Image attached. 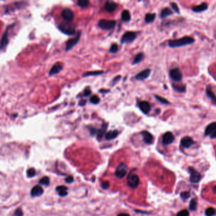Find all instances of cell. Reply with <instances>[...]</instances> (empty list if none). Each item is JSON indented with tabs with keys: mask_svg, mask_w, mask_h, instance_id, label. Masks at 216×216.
<instances>
[{
	"mask_svg": "<svg viewBox=\"0 0 216 216\" xmlns=\"http://www.w3.org/2000/svg\"><path fill=\"white\" fill-rule=\"evenodd\" d=\"M194 42H195V39H194L193 37L189 36H185L180 39L170 41L168 43V45L171 48H176V47H181L183 46L191 45Z\"/></svg>",
	"mask_w": 216,
	"mask_h": 216,
	"instance_id": "cell-1",
	"label": "cell"
},
{
	"mask_svg": "<svg viewBox=\"0 0 216 216\" xmlns=\"http://www.w3.org/2000/svg\"><path fill=\"white\" fill-rule=\"evenodd\" d=\"M58 28L63 33L67 35L72 36L75 33V27L73 24L68 22H63L59 25Z\"/></svg>",
	"mask_w": 216,
	"mask_h": 216,
	"instance_id": "cell-2",
	"label": "cell"
},
{
	"mask_svg": "<svg viewBox=\"0 0 216 216\" xmlns=\"http://www.w3.org/2000/svg\"><path fill=\"white\" fill-rule=\"evenodd\" d=\"M116 22L115 20H106L102 19L99 20L98 23V26L100 28L104 30H109L112 29L115 26Z\"/></svg>",
	"mask_w": 216,
	"mask_h": 216,
	"instance_id": "cell-3",
	"label": "cell"
},
{
	"mask_svg": "<svg viewBox=\"0 0 216 216\" xmlns=\"http://www.w3.org/2000/svg\"><path fill=\"white\" fill-rule=\"evenodd\" d=\"M128 169V166L126 164L123 163L120 164V165H118L115 171L116 176L118 178H120V179H121V178L125 177V175L126 174Z\"/></svg>",
	"mask_w": 216,
	"mask_h": 216,
	"instance_id": "cell-4",
	"label": "cell"
},
{
	"mask_svg": "<svg viewBox=\"0 0 216 216\" xmlns=\"http://www.w3.org/2000/svg\"><path fill=\"white\" fill-rule=\"evenodd\" d=\"M127 183L128 186L132 188H137L140 183L138 176L137 174H130L127 177Z\"/></svg>",
	"mask_w": 216,
	"mask_h": 216,
	"instance_id": "cell-5",
	"label": "cell"
},
{
	"mask_svg": "<svg viewBox=\"0 0 216 216\" xmlns=\"http://www.w3.org/2000/svg\"><path fill=\"white\" fill-rule=\"evenodd\" d=\"M137 37V34L134 32H126L121 37V42L122 43H129L133 42Z\"/></svg>",
	"mask_w": 216,
	"mask_h": 216,
	"instance_id": "cell-6",
	"label": "cell"
},
{
	"mask_svg": "<svg viewBox=\"0 0 216 216\" xmlns=\"http://www.w3.org/2000/svg\"><path fill=\"white\" fill-rule=\"evenodd\" d=\"M82 34V32L79 31L77 36L72 39H70L66 43V51H70L71 49L76 45L80 40V38Z\"/></svg>",
	"mask_w": 216,
	"mask_h": 216,
	"instance_id": "cell-7",
	"label": "cell"
},
{
	"mask_svg": "<svg viewBox=\"0 0 216 216\" xmlns=\"http://www.w3.org/2000/svg\"><path fill=\"white\" fill-rule=\"evenodd\" d=\"M169 75L171 78L175 81H180L183 77L182 73L178 68L171 69L169 72Z\"/></svg>",
	"mask_w": 216,
	"mask_h": 216,
	"instance_id": "cell-8",
	"label": "cell"
},
{
	"mask_svg": "<svg viewBox=\"0 0 216 216\" xmlns=\"http://www.w3.org/2000/svg\"><path fill=\"white\" fill-rule=\"evenodd\" d=\"M61 16L63 19L70 22H72L74 19V13L72 12V10L70 8H64L61 13Z\"/></svg>",
	"mask_w": 216,
	"mask_h": 216,
	"instance_id": "cell-9",
	"label": "cell"
},
{
	"mask_svg": "<svg viewBox=\"0 0 216 216\" xmlns=\"http://www.w3.org/2000/svg\"><path fill=\"white\" fill-rule=\"evenodd\" d=\"M189 171L191 172L190 174V181L192 183H197L201 180V175L198 172L194 170L192 167L189 168Z\"/></svg>",
	"mask_w": 216,
	"mask_h": 216,
	"instance_id": "cell-10",
	"label": "cell"
},
{
	"mask_svg": "<svg viewBox=\"0 0 216 216\" xmlns=\"http://www.w3.org/2000/svg\"><path fill=\"white\" fill-rule=\"evenodd\" d=\"M175 140V136L171 132L166 133L163 137V143L164 145L171 144Z\"/></svg>",
	"mask_w": 216,
	"mask_h": 216,
	"instance_id": "cell-11",
	"label": "cell"
},
{
	"mask_svg": "<svg viewBox=\"0 0 216 216\" xmlns=\"http://www.w3.org/2000/svg\"><path fill=\"white\" fill-rule=\"evenodd\" d=\"M150 74V70L149 69H145L144 71L137 74L135 75V79L138 80H143L147 79L149 77Z\"/></svg>",
	"mask_w": 216,
	"mask_h": 216,
	"instance_id": "cell-12",
	"label": "cell"
},
{
	"mask_svg": "<svg viewBox=\"0 0 216 216\" xmlns=\"http://www.w3.org/2000/svg\"><path fill=\"white\" fill-rule=\"evenodd\" d=\"M139 108L141 111L145 113V114H147V113H149L151 110V107L148 103L147 101H142L139 103Z\"/></svg>",
	"mask_w": 216,
	"mask_h": 216,
	"instance_id": "cell-13",
	"label": "cell"
},
{
	"mask_svg": "<svg viewBox=\"0 0 216 216\" xmlns=\"http://www.w3.org/2000/svg\"><path fill=\"white\" fill-rule=\"evenodd\" d=\"M118 4L115 2L107 1L105 3L104 8L107 12L111 13V12H114V11H115L116 9L118 8Z\"/></svg>",
	"mask_w": 216,
	"mask_h": 216,
	"instance_id": "cell-14",
	"label": "cell"
},
{
	"mask_svg": "<svg viewBox=\"0 0 216 216\" xmlns=\"http://www.w3.org/2000/svg\"><path fill=\"white\" fill-rule=\"evenodd\" d=\"M142 136H143V139L145 143L147 144H152L153 142V136L149 132L147 131H144L141 133Z\"/></svg>",
	"mask_w": 216,
	"mask_h": 216,
	"instance_id": "cell-15",
	"label": "cell"
},
{
	"mask_svg": "<svg viewBox=\"0 0 216 216\" xmlns=\"http://www.w3.org/2000/svg\"><path fill=\"white\" fill-rule=\"evenodd\" d=\"M63 69V65L61 63H56L54 65L50 71V75H53L58 74Z\"/></svg>",
	"mask_w": 216,
	"mask_h": 216,
	"instance_id": "cell-16",
	"label": "cell"
},
{
	"mask_svg": "<svg viewBox=\"0 0 216 216\" xmlns=\"http://www.w3.org/2000/svg\"><path fill=\"white\" fill-rule=\"evenodd\" d=\"M43 192L44 191H43L42 188L41 186L37 185L32 189L30 193L32 197H39L42 195Z\"/></svg>",
	"mask_w": 216,
	"mask_h": 216,
	"instance_id": "cell-17",
	"label": "cell"
},
{
	"mask_svg": "<svg viewBox=\"0 0 216 216\" xmlns=\"http://www.w3.org/2000/svg\"><path fill=\"white\" fill-rule=\"evenodd\" d=\"M193 141L192 138L189 136H185L183 138H182L181 141V144L183 147L184 148H189L193 144Z\"/></svg>",
	"mask_w": 216,
	"mask_h": 216,
	"instance_id": "cell-18",
	"label": "cell"
},
{
	"mask_svg": "<svg viewBox=\"0 0 216 216\" xmlns=\"http://www.w3.org/2000/svg\"><path fill=\"white\" fill-rule=\"evenodd\" d=\"M215 131H216V122L209 124L205 130V135L207 136V135L212 134Z\"/></svg>",
	"mask_w": 216,
	"mask_h": 216,
	"instance_id": "cell-19",
	"label": "cell"
},
{
	"mask_svg": "<svg viewBox=\"0 0 216 216\" xmlns=\"http://www.w3.org/2000/svg\"><path fill=\"white\" fill-rule=\"evenodd\" d=\"M208 8V4L206 3H202V4L198 5V6H195L192 8V10L194 12L198 13V12H202L203 11L206 10Z\"/></svg>",
	"mask_w": 216,
	"mask_h": 216,
	"instance_id": "cell-20",
	"label": "cell"
},
{
	"mask_svg": "<svg viewBox=\"0 0 216 216\" xmlns=\"http://www.w3.org/2000/svg\"><path fill=\"white\" fill-rule=\"evenodd\" d=\"M8 43V30L5 31L3 35L2 38L0 41V50H3Z\"/></svg>",
	"mask_w": 216,
	"mask_h": 216,
	"instance_id": "cell-21",
	"label": "cell"
},
{
	"mask_svg": "<svg viewBox=\"0 0 216 216\" xmlns=\"http://www.w3.org/2000/svg\"><path fill=\"white\" fill-rule=\"evenodd\" d=\"M56 191L58 192L59 195L61 197H65L68 195L67 188L64 186H59L56 188Z\"/></svg>",
	"mask_w": 216,
	"mask_h": 216,
	"instance_id": "cell-22",
	"label": "cell"
},
{
	"mask_svg": "<svg viewBox=\"0 0 216 216\" xmlns=\"http://www.w3.org/2000/svg\"><path fill=\"white\" fill-rule=\"evenodd\" d=\"M118 135V131L117 130L110 131L106 134V139L111 140L115 139Z\"/></svg>",
	"mask_w": 216,
	"mask_h": 216,
	"instance_id": "cell-23",
	"label": "cell"
},
{
	"mask_svg": "<svg viewBox=\"0 0 216 216\" xmlns=\"http://www.w3.org/2000/svg\"><path fill=\"white\" fill-rule=\"evenodd\" d=\"M121 19L124 22H129L131 19V15L128 10H125L121 13Z\"/></svg>",
	"mask_w": 216,
	"mask_h": 216,
	"instance_id": "cell-24",
	"label": "cell"
},
{
	"mask_svg": "<svg viewBox=\"0 0 216 216\" xmlns=\"http://www.w3.org/2000/svg\"><path fill=\"white\" fill-rule=\"evenodd\" d=\"M172 14V12L171 10L169 8H165L163 10H162L161 13V17L164 19L167 17H169V15Z\"/></svg>",
	"mask_w": 216,
	"mask_h": 216,
	"instance_id": "cell-25",
	"label": "cell"
},
{
	"mask_svg": "<svg viewBox=\"0 0 216 216\" xmlns=\"http://www.w3.org/2000/svg\"><path fill=\"white\" fill-rule=\"evenodd\" d=\"M107 124H104L102 126V128L101 129H99L98 130V139L99 140H100L102 137L103 136V135L104 134L106 129H107Z\"/></svg>",
	"mask_w": 216,
	"mask_h": 216,
	"instance_id": "cell-26",
	"label": "cell"
},
{
	"mask_svg": "<svg viewBox=\"0 0 216 216\" xmlns=\"http://www.w3.org/2000/svg\"><path fill=\"white\" fill-rule=\"evenodd\" d=\"M155 13H147L145 15V20L147 23H152L155 19Z\"/></svg>",
	"mask_w": 216,
	"mask_h": 216,
	"instance_id": "cell-27",
	"label": "cell"
},
{
	"mask_svg": "<svg viewBox=\"0 0 216 216\" xmlns=\"http://www.w3.org/2000/svg\"><path fill=\"white\" fill-rule=\"evenodd\" d=\"M206 93H207V95H208V96L209 97V98L216 104V96L212 90L210 89V88L209 87H209H207V88L206 89Z\"/></svg>",
	"mask_w": 216,
	"mask_h": 216,
	"instance_id": "cell-28",
	"label": "cell"
},
{
	"mask_svg": "<svg viewBox=\"0 0 216 216\" xmlns=\"http://www.w3.org/2000/svg\"><path fill=\"white\" fill-rule=\"evenodd\" d=\"M143 58H144V53H139L138 54H137V55H136V57H135L133 62V64L135 65V64H137V63H140L143 59Z\"/></svg>",
	"mask_w": 216,
	"mask_h": 216,
	"instance_id": "cell-29",
	"label": "cell"
},
{
	"mask_svg": "<svg viewBox=\"0 0 216 216\" xmlns=\"http://www.w3.org/2000/svg\"><path fill=\"white\" fill-rule=\"evenodd\" d=\"M103 71H91L86 72L83 75V77H87V76H92V75H98L103 74Z\"/></svg>",
	"mask_w": 216,
	"mask_h": 216,
	"instance_id": "cell-30",
	"label": "cell"
},
{
	"mask_svg": "<svg viewBox=\"0 0 216 216\" xmlns=\"http://www.w3.org/2000/svg\"><path fill=\"white\" fill-rule=\"evenodd\" d=\"M89 1L88 0H79L77 2V4L79 7L82 8H86L89 5Z\"/></svg>",
	"mask_w": 216,
	"mask_h": 216,
	"instance_id": "cell-31",
	"label": "cell"
},
{
	"mask_svg": "<svg viewBox=\"0 0 216 216\" xmlns=\"http://www.w3.org/2000/svg\"><path fill=\"white\" fill-rule=\"evenodd\" d=\"M172 87L177 91L178 92H185L186 91V86H176L175 84H172Z\"/></svg>",
	"mask_w": 216,
	"mask_h": 216,
	"instance_id": "cell-32",
	"label": "cell"
},
{
	"mask_svg": "<svg viewBox=\"0 0 216 216\" xmlns=\"http://www.w3.org/2000/svg\"><path fill=\"white\" fill-rule=\"evenodd\" d=\"M39 183L41 185H46V186L49 185V184H50V178L48 177H46V176L42 177V179L40 180Z\"/></svg>",
	"mask_w": 216,
	"mask_h": 216,
	"instance_id": "cell-33",
	"label": "cell"
},
{
	"mask_svg": "<svg viewBox=\"0 0 216 216\" xmlns=\"http://www.w3.org/2000/svg\"><path fill=\"white\" fill-rule=\"evenodd\" d=\"M90 103L95 104V105L98 104L100 102V98H99L98 96L94 95V96H92L90 97Z\"/></svg>",
	"mask_w": 216,
	"mask_h": 216,
	"instance_id": "cell-34",
	"label": "cell"
},
{
	"mask_svg": "<svg viewBox=\"0 0 216 216\" xmlns=\"http://www.w3.org/2000/svg\"><path fill=\"white\" fill-rule=\"evenodd\" d=\"M206 214L207 216H214L215 214V210L212 207H209L206 209Z\"/></svg>",
	"mask_w": 216,
	"mask_h": 216,
	"instance_id": "cell-35",
	"label": "cell"
},
{
	"mask_svg": "<svg viewBox=\"0 0 216 216\" xmlns=\"http://www.w3.org/2000/svg\"><path fill=\"white\" fill-rule=\"evenodd\" d=\"M155 98L157 99L161 104H169V102L168 101H167L166 99L163 98V97H161L160 96H158V95H155Z\"/></svg>",
	"mask_w": 216,
	"mask_h": 216,
	"instance_id": "cell-36",
	"label": "cell"
},
{
	"mask_svg": "<svg viewBox=\"0 0 216 216\" xmlns=\"http://www.w3.org/2000/svg\"><path fill=\"white\" fill-rule=\"evenodd\" d=\"M118 51V45L116 44V43H114L111 46V48L109 49V52L111 53H115Z\"/></svg>",
	"mask_w": 216,
	"mask_h": 216,
	"instance_id": "cell-37",
	"label": "cell"
},
{
	"mask_svg": "<svg viewBox=\"0 0 216 216\" xmlns=\"http://www.w3.org/2000/svg\"><path fill=\"white\" fill-rule=\"evenodd\" d=\"M197 207V203L195 199H193L190 203V209L191 210H195Z\"/></svg>",
	"mask_w": 216,
	"mask_h": 216,
	"instance_id": "cell-38",
	"label": "cell"
},
{
	"mask_svg": "<svg viewBox=\"0 0 216 216\" xmlns=\"http://www.w3.org/2000/svg\"><path fill=\"white\" fill-rule=\"evenodd\" d=\"M27 176L28 177H34L36 174V170L33 168H31V169H29L28 171H27Z\"/></svg>",
	"mask_w": 216,
	"mask_h": 216,
	"instance_id": "cell-39",
	"label": "cell"
},
{
	"mask_svg": "<svg viewBox=\"0 0 216 216\" xmlns=\"http://www.w3.org/2000/svg\"><path fill=\"white\" fill-rule=\"evenodd\" d=\"M177 216H189V212L187 210H183L178 213Z\"/></svg>",
	"mask_w": 216,
	"mask_h": 216,
	"instance_id": "cell-40",
	"label": "cell"
},
{
	"mask_svg": "<svg viewBox=\"0 0 216 216\" xmlns=\"http://www.w3.org/2000/svg\"><path fill=\"white\" fill-rule=\"evenodd\" d=\"M190 193H189L188 191L182 192V193H181V197L183 200H185V199L188 198L189 197H190Z\"/></svg>",
	"mask_w": 216,
	"mask_h": 216,
	"instance_id": "cell-41",
	"label": "cell"
},
{
	"mask_svg": "<svg viewBox=\"0 0 216 216\" xmlns=\"http://www.w3.org/2000/svg\"><path fill=\"white\" fill-rule=\"evenodd\" d=\"M171 7H172V9H173L176 13H180V9H179V8H178V5H177L176 3H171Z\"/></svg>",
	"mask_w": 216,
	"mask_h": 216,
	"instance_id": "cell-42",
	"label": "cell"
},
{
	"mask_svg": "<svg viewBox=\"0 0 216 216\" xmlns=\"http://www.w3.org/2000/svg\"><path fill=\"white\" fill-rule=\"evenodd\" d=\"M23 212L22 210L20 209H18L16 210V211L15 212V216H23Z\"/></svg>",
	"mask_w": 216,
	"mask_h": 216,
	"instance_id": "cell-43",
	"label": "cell"
},
{
	"mask_svg": "<svg viewBox=\"0 0 216 216\" xmlns=\"http://www.w3.org/2000/svg\"><path fill=\"white\" fill-rule=\"evenodd\" d=\"M91 95V90L89 88H87L86 89H85L84 92V96H89Z\"/></svg>",
	"mask_w": 216,
	"mask_h": 216,
	"instance_id": "cell-44",
	"label": "cell"
},
{
	"mask_svg": "<svg viewBox=\"0 0 216 216\" xmlns=\"http://www.w3.org/2000/svg\"><path fill=\"white\" fill-rule=\"evenodd\" d=\"M109 183L108 181H104L102 184V188L104 189V190H106V189L109 188Z\"/></svg>",
	"mask_w": 216,
	"mask_h": 216,
	"instance_id": "cell-45",
	"label": "cell"
},
{
	"mask_svg": "<svg viewBox=\"0 0 216 216\" xmlns=\"http://www.w3.org/2000/svg\"><path fill=\"white\" fill-rule=\"evenodd\" d=\"M65 181H66V182H67V183H71V182H72L73 181V176H68V177L66 178V179H65Z\"/></svg>",
	"mask_w": 216,
	"mask_h": 216,
	"instance_id": "cell-46",
	"label": "cell"
},
{
	"mask_svg": "<svg viewBox=\"0 0 216 216\" xmlns=\"http://www.w3.org/2000/svg\"><path fill=\"white\" fill-rule=\"evenodd\" d=\"M98 130H99V129H95L94 127H92L90 129V133H91L92 135H94L96 133H98Z\"/></svg>",
	"mask_w": 216,
	"mask_h": 216,
	"instance_id": "cell-47",
	"label": "cell"
},
{
	"mask_svg": "<svg viewBox=\"0 0 216 216\" xmlns=\"http://www.w3.org/2000/svg\"><path fill=\"white\" fill-rule=\"evenodd\" d=\"M120 78H121V77H120V75H118V76H117V77H116L114 79H113L112 80V83H114V84H115L116 83H117L118 81V80H120Z\"/></svg>",
	"mask_w": 216,
	"mask_h": 216,
	"instance_id": "cell-48",
	"label": "cell"
},
{
	"mask_svg": "<svg viewBox=\"0 0 216 216\" xmlns=\"http://www.w3.org/2000/svg\"><path fill=\"white\" fill-rule=\"evenodd\" d=\"M86 104V101L85 100H81L80 102L79 103V105L81 106H84Z\"/></svg>",
	"mask_w": 216,
	"mask_h": 216,
	"instance_id": "cell-49",
	"label": "cell"
},
{
	"mask_svg": "<svg viewBox=\"0 0 216 216\" xmlns=\"http://www.w3.org/2000/svg\"><path fill=\"white\" fill-rule=\"evenodd\" d=\"M210 138H216V131H215L214 133H213L212 134H211V136H210Z\"/></svg>",
	"mask_w": 216,
	"mask_h": 216,
	"instance_id": "cell-50",
	"label": "cell"
},
{
	"mask_svg": "<svg viewBox=\"0 0 216 216\" xmlns=\"http://www.w3.org/2000/svg\"><path fill=\"white\" fill-rule=\"evenodd\" d=\"M118 216H129V215L128 214H126V213H121V214H118Z\"/></svg>",
	"mask_w": 216,
	"mask_h": 216,
	"instance_id": "cell-51",
	"label": "cell"
},
{
	"mask_svg": "<svg viewBox=\"0 0 216 216\" xmlns=\"http://www.w3.org/2000/svg\"><path fill=\"white\" fill-rule=\"evenodd\" d=\"M214 191L215 193H216V186L214 188Z\"/></svg>",
	"mask_w": 216,
	"mask_h": 216,
	"instance_id": "cell-52",
	"label": "cell"
}]
</instances>
